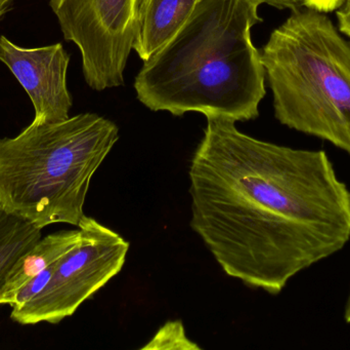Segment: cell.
<instances>
[{"mask_svg":"<svg viewBox=\"0 0 350 350\" xmlns=\"http://www.w3.org/2000/svg\"><path fill=\"white\" fill-rule=\"evenodd\" d=\"M207 118L189 170L191 227L222 271L271 295L345 248L350 189L323 150L255 139Z\"/></svg>","mask_w":350,"mask_h":350,"instance_id":"cell-1","label":"cell"},{"mask_svg":"<svg viewBox=\"0 0 350 350\" xmlns=\"http://www.w3.org/2000/svg\"><path fill=\"white\" fill-rule=\"evenodd\" d=\"M261 0H201L179 32L144 62L137 99L175 116L199 112L234 121L259 116L265 69L251 29Z\"/></svg>","mask_w":350,"mask_h":350,"instance_id":"cell-2","label":"cell"},{"mask_svg":"<svg viewBox=\"0 0 350 350\" xmlns=\"http://www.w3.org/2000/svg\"><path fill=\"white\" fill-rule=\"evenodd\" d=\"M119 140V129L96 113L57 123H31L0 139V208L43 229L78 227L90 181Z\"/></svg>","mask_w":350,"mask_h":350,"instance_id":"cell-3","label":"cell"},{"mask_svg":"<svg viewBox=\"0 0 350 350\" xmlns=\"http://www.w3.org/2000/svg\"><path fill=\"white\" fill-rule=\"evenodd\" d=\"M260 53L275 118L350 156V42L333 21L293 10Z\"/></svg>","mask_w":350,"mask_h":350,"instance_id":"cell-4","label":"cell"},{"mask_svg":"<svg viewBox=\"0 0 350 350\" xmlns=\"http://www.w3.org/2000/svg\"><path fill=\"white\" fill-rule=\"evenodd\" d=\"M78 228L79 242L57 261L44 289L25 305L12 308L10 318L14 323L23 326L59 324L122 271L129 242L88 216Z\"/></svg>","mask_w":350,"mask_h":350,"instance_id":"cell-5","label":"cell"},{"mask_svg":"<svg viewBox=\"0 0 350 350\" xmlns=\"http://www.w3.org/2000/svg\"><path fill=\"white\" fill-rule=\"evenodd\" d=\"M141 0H49L64 38L81 55L86 84L102 92L124 84Z\"/></svg>","mask_w":350,"mask_h":350,"instance_id":"cell-6","label":"cell"},{"mask_svg":"<svg viewBox=\"0 0 350 350\" xmlns=\"http://www.w3.org/2000/svg\"><path fill=\"white\" fill-rule=\"evenodd\" d=\"M0 62L28 94L35 116L32 123H57L69 118L73 100L67 86L70 55L62 43L23 47L0 36Z\"/></svg>","mask_w":350,"mask_h":350,"instance_id":"cell-7","label":"cell"},{"mask_svg":"<svg viewBox=\"0 0 350 350\" xmlns=\"http://www.w3.org/2000/svg\"><path fill=\"white\" fill-rule=\"evenodd\" d=\"M201 0H141L133 49L148 61L185 26Z\"/></svg>","mask_w":350,"mask_h":350,"instance_id":"cell-8","label":"cell"},{"mask_svg":"<svg viewBox=\"0 0 350 350\" xmlns=\"http://www.w3.org/2000/svg\"><path fill=\"white\" fill-rule=\"evenodd\" d=\"M80 238L81 232L79 228L61 230L41 238L12 267L0 297V305L8 304L10 298L21 287L59 260L79 242Z\"/></svg>","mask_w":350,"mask_h":350,"instance_id":"cell-9","label":"cell"},{"mask_svg":"<svg viewBox=\"0 0 350 350\" xmlns=\"http://www.w3.org/2000/svg\"><path fill=\"white\" fill-rule=\"evenodd\" d=\"M41 238L42 229L0 208V297L16 261Z\"/></svg>","mask_w":350,"mask_h":350,"instance_id":"cell-10","label":"cell"},{"mask_svg":"<svg viewBox=\"0 0 350 350\" xmlns=\"http://www.w3.org/2000/svg\"><path fill=\"white\" fill-rule=\"evenodd\" d=\"M57 262L53 263L51 266L41 271L36 277L27 282L23 287H21L20 289L12 295L8 305H10L12 310V308H21V306L25 305L27 302L30 301L35 296L38 295V294L44 289L45 286L47 285L49 279L53 277V271H55V266H57Z\"/></svg>","mask_w":350,"mask_h":350,"instance_id":"cell-11","label":"cell"},{"mask_svg":"<svg viewBox=\"0 0 350 350\" xmlns=\"http://www.w3.org/2000/svg\"><path fill=\"white\" fill-rule=\"evenodd\" d=\"M347 0H302V8H310L317 12H336Z\"/></svg>","mask_w":350,"mask_h":350,"instance_id":"cell-12","label":"cell"},{"mask_svg":"<svg viewBox=\"0 0 350 350\" xmlns=\"http://www.w3.org/2000/svg\"><path fill=\"white\" fill-rule=\"evenodd\" d=\"M336 16L338 20V30L350 39V0H347L336 10Z\"/></svg>","mask_w":350,"mask_h":350,"instance_id":"cell-13","label":"cell"},{"mask_svg":"<svg viewBox=\"0 0 350 350\" xmlns=\"http://www.w3.org/2000/svg\"><path fill=\"white\" fill-rule=\"evenodd\" d=\"M261 1L278 10H291L293 12L302 8V0H261Z\"/></svg>","mask_w":350,"mask_h":350,"instance_id":"cell-14","label":"cell"},{"mask_svg":"<svg viewBox=\"0 0 350 350\" xmlns=\"http://www.w3.org/2000/svg\"><path fill=\"white\" fill-rule=\"evenodd\" d=\"M18 0H0V20L14 8Z\"/></svg>","mask_w":350,"mask_h":350,"instance_id":"cell-15","label":"cell"},{"mask_svg":"<svg viewBox=\"0 0 350 350\" xmlns=\"http://www.w3.org/2000/svg\"><path fill=\"white\" fill-rule=\"evenodd\" d=\"M345 318L350 324V294L349 300H347V308H345Z\"/></svg>","mask_w":350,"mask_h":350,"instance_id":"cell-16","label":"cell"}]
</instances>
